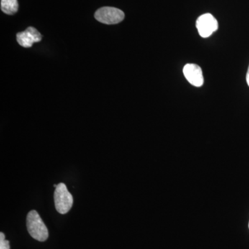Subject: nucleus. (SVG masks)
<instances>
[{"label": "nucleus", "instance_id": "39448f33", "mask_svg": "<svg viewBox=\"0 0 249 249\" xmlns=\"http://www.w3.org/2000/svg\"><path fill=\"white\" fill-rule=\"evenodd\" d=\"M16 38L19 45L24 48H30L34 43L40 42L42 36L35 28L29 27L27 30L18 33Z\"/></svg>", "mask_w": 249, "mask_h": 249}, {"label": "nucleus", "instance_id": "7ed1b4c3", "mask_svg": "<svg viewBox=\"0 0 249 249\" xmlns=\"http://www.w3.org/2000/svg\"><path fill=\"white\" fill-rule=\"evenodd\" d=\"M94 16L98 22L106 24H118L124 18V13L121 10L108 6L97 10Z\"/></svg>", "mask_w": 249, "mask_h": 249}, {"label": "nucleus", "instance_id": "20e7f679", "mask_svg": "<svg viewBox=\"0 0 249 249\" xmlns=\"http://www.w3.org/2000/svg\"><path fill=\"white\" fill-rule=\"evenodd\" d=\"M196 27L201 37L206 38L212 35L218 29L217 19L211 14L201 15L196 19Z\"/></svg>", "mask_w": 249, "mask_h": 249}, {"label": "nucleus", "instance_id": "423d86ee", "mask_svg": "<svg viewBox=\"0 0 249 249\" xmlns=\"http://www.w3.org/2000/svg\"><path fill=\"white\" fill-rule=\"evenodd\" d=\"M183 74L192 85L200 88L204 85V76L201 67L195 64H187L183 67Z\"/></svg>", "mask_w": 249, "mask_h": 249}, {"label": "nucleus", "instance_id": "f257e3e1", "mask_svg": "<svg viewBox=\"0 0 249 249\" xmlns=\"http://www.w3.org/2000/svg\"><path fill=\"white\" fill-rule=\"evenodd\" d=\"M27 227L29 235L35 240L45 242L48 239V229L35 210L31 211L27 214Z\"/></svg>", "mask_w": 249, "mask_h": 249}, {"label": "nucleus", "instance_id": "1a4fd4ad", "mask_svg": "<svg viewBox=\"0 0 249 249\" xmlns=\"http://www.w3.org/2000/svg\"><path fill=\"white\" fill-rule=\"evenodd\" d=\"M247 84H248L249 87V69H248V71H247Z\"/></svg>", "mask_w": 249, "mask_h": 249}, {"label": "nucleus", "instance_id": "9d476101", "mask_svg": "<svg viewBox=\"0 0 249 249\" xmlns=\"http://www.w3.org/2000/svg\"></svg>", "mask_w": 249, "mask_h": 249}, {"label": "nucleus", "instance_id": "f03ea898", "mask_svg": "<svg viewBox=\"0 0 249 249\" xmlns=\"http://www.w3.org/2000/svg\"><path fill=\"white\" fill-rule=\"evenodd\" d=\"M53 197L55 209L59 213L66 214L71 210L73 203V196L67 190L65 183L57 185Z\"/></svg>", "mask_w": 249, "mask_h": 249}, {"label": "nucleus", "instance_id": "6e6552de", "mask_svg": "<svg viewBox=\"0 0 249 249\" xmlns=\"http://www.w3.org/2000/svg\"><path fill=\"white\" fill-rule=\"evenodd\" d=\"M0 249H10L9 242L5 240L3 232H0Z\"/></svg>", "mask_w": 249, "mask_h": 249}, {"label": "nucleus", "instance_id": "0eeeda50", "mask_svg": "<svg viewBox=\"0 0 249 249\" xmlns=\"http://www.w3.org/2000/svg\"><path fill=\"white\" fill-rule=\"evenodd\" d=\"M18 0H1V9L4 14L14 15L18 11Z\"/></svg>", "mask_w": 249, "mask_h": 249}]
</instances>
